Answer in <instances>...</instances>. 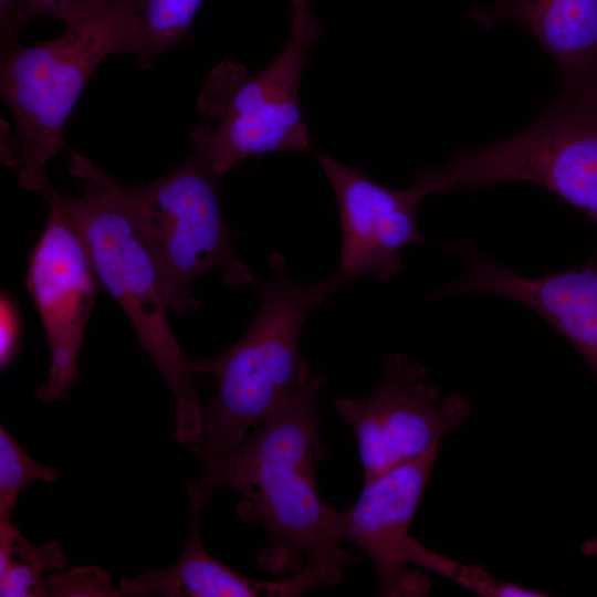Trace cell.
<instances>
[{
  "mask_svg": "<svg viewBox=\"0 0 597 597\" xmlns=\"http://www.w3.org/2000/svg\"><path fill=\"white\" fill-rule=\"evenodd\" d=\"M325 375L317 370L263 425L226 452L197 455L203 473L187 485L206 506L212 492L229 488L243 498L237 513L260 524L268 543L259 565L274 575L308 564L344 568L357 562L341 545L334 506L321 501L316 471L328 451L320 438L317 398Z\"/></svg>",
  "mask_w": 597,
  "mask_h": 597,
  "instance_id": "1",
  "label": "cell"
},
{
  "mask_svg": "<svg viewBox=\"0 0 597 597\" xmlns=\"http://www.w3.org/2000/svg\"><path fill=\"white\" fill-rule=\"evenodd\" d=\"M147 0H83L63 19L57 38L2 49L0 94L18 137L1 157L20 167V186L44 195L46 166L64 148V126L100 63L143 51L140 14Z\"/></svg>",
  "mask_w": 597,
  "mask_h": 597,
  "instance_id": "2",
  "label": "cell"
},
{
  "mask_svg": "<svg viewBox=\"0 0 597 597\" xmlns=\"http://www.w3.org/2000/svg\"><path fill=\"white\" fill-rule=\"evenodd\" d=\"M270 277L261 287L259 310L231 347L210 358L190 360L196 375L212 378L214 394L202 407L196 453L226 452L263 425L308 378L298 350L308 315L335 292L328 280L292 279L286 260L270 256Z\"/></svg>",
  "mask_w": 597,
  "mask_h": 597,
  "instance_id": "3",
  "label": "cell"
},
{
  "mask_svg": "<svg viewBox=\"0 0 597 597\" xmlns=\"http://www.w3.org/2000/svg\"><path fill=\"white\" fill-rule=\"evenodd\" d=\"M69 171L85 181L81 197H55L81 232L101 286L132 323L140 348L157 366L176 404L175 436L190 447L198 439L200 406L190 360L166 317L168 303L156 263L132 214L127 186L71 150Z\"/></svg>",
  "mask_w": 597,
  "mask_h": 597,
  "instance_id": "4",
  "label": "cell"
},
{
  "mask_svg": "<svg viewBox=\"0 0 597 597\" xmlns=\"http://www.w3.org/2000/svg\"><path fill=\"white\" fill-rule=\"evenodd\" d=\"M323 33V24L307 11L292 18L286 46L259 74L249 76L231 62L211 70L197 107L218 125L210 129L197 124L190 136L192 149L220 177L251 156L310 147L298 92L304 66Z\"/></svg>",
  "mask_w": 597,
  "mask_h": 597,
  "instance_id": "5",
  "label": "cell"
},
{
  "mask_svg": "<svg viewBox=\"0 0 597 597\" xmlns=\"http://www.w3.org/2000/svg\"><path fill=\"white\" fill-rule=\"evenodd\" d=\"M221 177L192 149L172 171L128 187L135 224L159 273L168 307L178 315L200 308L197 279L219 269L232 290L255 283L238 258L218 200Z\"/></svg>",
  "mask_w": 597,
  "mask_h": 597,
  "instance_id": "6",
  "label": "cell"
},
{
  "mask_svg": "<svg viewBox=\"0 0 597 597\" xmlns=\"http://www.w3.org/2000/svg\"><path fill=\"white\" fill-rule=\"evenodd\" d=\"M415 178L427 195L530 181L597 223V97L554 103L521 134L462 148L444 164L423 168Z\"/></svg>",
  "mask_w": 597,
  "mask_h": 597,
  "instance_id": "7",
  "label": "cell"
},
{
  "mask_svg": "<svg viewBox=\"0 0 597 597\" xmlns=\"http://www.w3.org/2000/svg\"><path fill=\"white\" fill-rule=\"evenodd\" d=\"M426 376L422 364L394 354L373 395L335 401L339 418L356 436L364 484L422 455L467 422L468 399L459 394L442 397Z\"/></svg>",
  "mask_w": 597,
  "mask_h": 597,
  "instance_id": "8",
  "label": "cell"
},
{
  "mask_svg": "<svg viewBox=\"0 0 597 597\" xmlns=\"http://www.w3.org/2000/svg\"><path fill=\"white\" fill-rule=\"evenodd\" d=\"M45 228L29 259L25 285L49 344L48 380L35 396L41 401L66 399L78 379L77 358L100 290L87 245L51 188Z\"/></svg>",
  "mask_w": 597,
  "mask_h": 597,
  "instance_id": "9",
  "label": "cell"
},
{
  "mask_svg": "<svg viewBox=\"0 0 597 597\" xmlns=\"http://www.w3.org/2000/svg\"><path fill=\"white\" fill-rule=\"evenodd\" d=\"M317 159L335 193L342 249L336 272L327 279L335 292L362 275L389 281L402 270L400 250L428 241L416 212L426 197L413 184L390 189L324 154Z\"/></svg>",
  "mask_w": 597,
  "mask_h": 597,
  "instance_id": "10",
  "label": "cell"
},
{
  "mask_svg": "<svg viewBox=\"0 0 597 597\" xmlns=\"http://www.w3.org/2000/svg\"><path fill=\"white\" fill-rule=\"evenodd\" d=\"M440 443L364 484L348 511H337L341 538L360 547L375 565L380 596L421 597L429 578L413 565L419 541L409 528L425 492Z\"/></svg>",
  "mask_w": 597,
  "mask_h": 597,
  "instance_id": "11",
  "label": "cell"
},
{
  "mask_svg": "<svg viewBox=\"0 0 597 597\" xmlns=\"http://www.w3.org/2000/svg\"><path fill=\"white\" fill-rule=\"evenodd\" d=\"M462 262L459 277L427 300L485 293L526 305L557 329L597 374V261L541 277H528L492 260L470 241L454 248Z\"/></svg>",
  "mask_w": 597,
  "mask_h": 597,
  "instance_id": "12",
  "label": "cell"
},
{
  "mask_svg": "<svg viewBox=\"0 0 597 597\" xmlns=\"http://www.w3.org/2000/svg\"><path fill=\"white\" fill-rule=\"evenodd\" d=\"M190 524L187 544L178 562L165 569H145L136 578L124 577V596L147 597H296L310 589L305 574L297 572L275 580L248 578L218 562L205 549L200 531L203 510L189 498Z\"/></svg>",
  "mask_w": 597,
  "mask_h": 597,
  "instance_id": "13",
  "label": "cell"
},
{
  "mask_svg": "<svg viewBox=\"0 0 597 597\" xmlns=\"http://www.w3.org/2000/svg\"><path fill=\"white\" fill-rule=\"evenodd\" d=\"M470 14L484 27L509 20L526 28L568 84L597 67V0H494Z\"/></svg>",
  "mask_w": 597,
  "mask_h": 597,
  "instance_id": "14",
  "label": "cell"
},
{
  "mask_svg": "<svg viewBox=\"0 0 597 597\" xmlns=\"http://www.w3.org/2000/svg\"><path fill=\"white\" fill-rule=\"evenodd\" d=\"M67 565L60 543H29L12 521H0V596H46L43 575Z\"/></svg>",
  "mask_w": 597,
  "mask_h": 597,
  "instance_id": "15",
  "label": "cell"
},
{
  "mask_svg": "<svg viewBox=\"0 0 597 597\" xmlns=\"http://www.w3.org/2000/svg\"><path fill=\"white\" fill-rule=\"evenodd\" d=\"M202 0H147L140 14L143 51L138 69L147 71L171 46L184 42Z\"/></svg>",
  "mask_w": 597,
  "mask_h": 597,
  "instance_id": "16",
  "label": "cell"
},
{
  "mask_svg": "<svg viewBox=\"0 0 597 597\" xmlns=\"http://www.w3.org/2000/svg\"><path fill=\"white\" fill-rule=\"evenodd\" d=\"M416 566L433 572L483 597H543V591L500 580L479 565H467L442 556L425 545Z\"/></svg>",
  "mask_w": 597,
  "mask_h": 597,
  "instance_id": "17",
  "label": "cell"
},
{
  "mask_svg": "<svg viewBox=\"0 0 597 597\" xmlns=\"http://www.w3.org/2000/svg\"><path fill=\"white\" fill-rule=\"evenodd\" d=\"M56 476L55 468L33 460L4 427H0V521H12L21 490L34 481L52 482Z\"/></svg>",
  "mask_w": 597,
  "mask_h": 597,
  "instance_id": "18",
  "label": "cell"
},
{
  "mask_svg": "<svg viewBox=\"0 0 597 597\" xmlns=\"http://www.w3.org/2000/svg\"><path fill=\"white\" fill-rule=\"evenodd\" d=\"M45 593L55 597L124 596L121 589L114 587L109 574L96 566L75 567L52 575L45 582Z\"/></svg>",
  "mask_w": 597,
  "mask_h": 597,
  "instance_id": "19",
  "label": "cell"
},
{
  "mask_svg": "<svg viewBox=\"0 0 597 597\" xmlns=\"http://www.w3.org/2000/svg\"><path fill=\"white\" fill-rule=\"evenodd\" d=\"M21 337V317L14 301L4 292L0 305V367L6 370L15 358Z\"/></svg>",
  "mask_w": 597,
  "mask_h": 597,
  "instance_id": "20",
  "label": "cell"
},
{
  "mask_svg": "<svg viewBox=\"0 0 597 597\" xmlns=\"http://www.w3.org/2000/svg\"><path fill=\"white\" fill-rule=\"evenodd\" d=\"M83 0H19L14 24L17 29L24 27L30 20L39 15H53L63 21L70 11Z\"/></svg>",
  "mask_w": 597,
  "mask_h": 597,
  "instance_id": "21",
  "label": "cell"
},
{
  "mask_svg": "<svg viewBox=\"0 0 597 597\" xmlns=\"http://www.w3.org/2000/svg\"><path fill=\"white\" fill-rule=\"evenodd\" d=\"M19 0H0V40L3 49L18 46L14 13Z\"/></svg>",
  "mask_w": 597,
  "mask_h": 597,
  "instance_id": "22",
  "label": "cell"
},
{
  "mask_svg": "<svg viewBox=\"0 0 597 597\" xmlns=\"http://www.w3.org/2000/svg\"><path fill=\"white\" fill-rule=\"evenodd\" d=\"M293 9L294 15H302L306 13L307 10V0H290Z\"/></svg>",
  "mask_w": 597,
  "mask_h": 597,
  "instance_id": "23",
  "label": "cell"
}]
</instances>
